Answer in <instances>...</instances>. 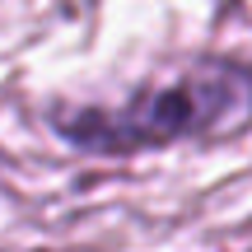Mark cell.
<instances>
[{"mask_svg":"<svg viewBox=\"0 0 252 252\" xmlns=\"http://www.w3.org/2000/svg\"><path fill=\"white\" fill-rule=\"evenodd\" d=\"M47 126L61 145L98 159L234 140L252 131V65L229 56H196L112 103H56Z\"/></svg>","mask_w":252,"mask_h":252,"instance_id":"cell-1","label":"cell"}]
</instances>
